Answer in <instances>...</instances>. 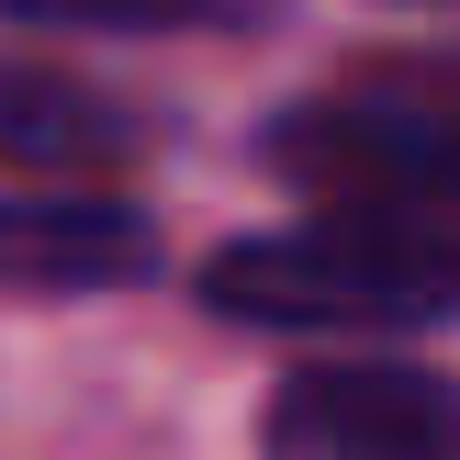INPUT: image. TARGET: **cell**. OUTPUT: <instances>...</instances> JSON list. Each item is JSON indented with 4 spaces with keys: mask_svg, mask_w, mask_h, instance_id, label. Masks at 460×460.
<instances>
[{
    "mask_svg": "<svg viewBox=\"0 0 460 460\" xmlns=\"http://www.w3.org/2000/svg\"><path fill=\"white\" fill-rule=\"evenodd\" d=\"M270 460H460V382L416 359H314L270 394Z\"/></svg>",
    "mask_w": 460,
    "mask_h": 460,
    "instance_id": "3",
    "label": "cell"
},
{
    "mask_svg": "<svg viewBox=\"0 0 460 460\" xmlns=\"http://www.w3.org/2000/svg\"><path fill=\"white\" fill-rule=\"evenodd\" d=\"M0 157L12 169H112L135 157V112L79 67H0Z\"/></svg>",
    "mask_w": 460,
    "mask_h": 460,
    "instance_id": "5",
    "label": "cell"
},
{
    "mask_svg": "<svg viewBox=\"0 0 460 460\" xmlns=\"http://www.w3.org/2000/svg\"><path fill=\"white\" fill-rule=\"evenodd\" d=\"M270 169L337 214H460V57H371L270 124Z\"/></svg>",
    "mask_w": 460,
    "mask_h": 460,
    "instance_id": "2",
    "label": "cell"
},
{
    "mask_svg": "<svg viewBox=\"0 0 460 460\" xmlns=\"http://www.w3.org/2000/svg\"><path fill=\"white\" fill-rule=\"evenodd\" d=\"M202 304L247 326H326V337H404L460 314V225L438 214H314L281 236H236L202 270Z\"/></svg>",
    "mask_w": 460,
    "mask_h": 460,
    "instance_id": "1",
    "label": "cell"
},
{
    "mask_svg": "<svg viewBox=\"0 0 460 460\" xmlns=\"http://www.w3.org/2000/svg\"><path fill=\"white\" fill-rule=\"evenodd\" d=\"M22 22H79V34H180V22H247L259 0H0Z\"/></svg>",
    "mask_w": 460,
    "mask_h": 460,
    "instance_id": "6",
    "label": "cell"
},
{
    "mask_svg": "<svg viewBox=\"0 0 460 460\" xmlns=\"http://www.w3.org/2000/svg\"><path fill=\"white\" fill-rule=\"evenodd\" d=\"M146 270H157V225L135 202H0V281L102 292V281H146Z\"/></svg>",
    "mask_w": 460,
    "mask_h": 460,
    "instance_id": "4",
    "label": "cell"
}]
</instances>
